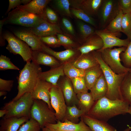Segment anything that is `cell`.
I'll use <instances>...</instances> for the list:
<instances>
[{
  "label": "cell",
  "mask_w": 131,
  "mask_h": 131,
  "mask_svg": "<svg viewBox=\"0 0 131 131\" xmlns=\"http://www.w3.org/2000/svg\"><path fill=\"white\" fill-rule=\"evenodd\" d=\"M129 106V105L123 100H112L105 96L95 101L87 114L107 122L115 116L128 113Z\"/></svg>",
  "instance_id": "6da1fadb"
},
{
  "label": "cell",
  "mask_w": 131,
  "mask_h": 131,
  "mask_svg": "<svg viewBox=\"0 0 131 131\" xmlns=\"http://www.w3.org/2000/svg\"><path fill=\"white\" fill-rule=\"evenodd\" d=\"M18 77V92L12 101L17 100L26 93H31L39 79L42 69L40 65L32 61L26 62Z\"/></svg>",
  "instance_id": "7a4b0ae2"
},
{
  "label": "cell",
  "mask_w": 131,
  "mask_h": 131,
  "mask_svg": "<svg viewBox=\"0 0 131 131\" xmlns=\"http://www.w3.org/2000/svg\"><path fill=\"white\" fill-rule=\"evenodd\" d=\"M92 52L102 70L107 83L108 91L105 96L112 100H123L120 88L122 81L126 73L123 74L115 73L104 62L99 51L97 50Z\"/></svg>",
  "instance_id": "3957f363"
},
{
  "label": "cell",
  "mask_w": 131,
  "mask_h": 131,
  "mask_svg": "<svg viewBox=\"0 0 131 131\" xmlns=\"http://www.w3.org/2000/svg\"><path fill=\"white\" fill-rule=\"evenodd\" d=\"M34 99L31 93L28 92L24 94L17 100H11L5 103L1 109L6 110V113L2 118L26 117L30 119V111Z\"/></svg>",
  "instance_id": "277c9868"
},
{
  "label": "cell",
  "mask_w": 131,
  "mask_h": 131,
  "mask_svg": "<svg viewBox=\"0 0 131 131\" xmlns=\"http://www.w3.org/2000/svg\"><path fill=\"white\" fill-rule=\"evenodd\" d=\"M44 20H46L40 16L17 7L8 13L7 17L5 18L4 24L17 25L30 28Z\"/></svg>",
  "instance_id": "5b68a950"
},
{
  "label": "cell",
  "mask_w": 131,
  "mask_h": 131,
  "mask_svg": "<svg viewBox=\"0 0 131 131\" xmlns=\"http://www.w3.org/2000/svg\"><path fill=\"white\" fill-rule=\"evenodd\" d=\"M31 118L36 121L42 129L47 123L55 124L57 120L55 112L49 108L47 103L41 100L34 99L30 111Z\"/></svg>",
  "instance_id": "8992f818"
},
{
  "label": "cell",
  "mask_w": 131,
  "mask_h": 131,
  "mask_svg": "<svg viewBox=\"0 0 131 131\" xmlns=\"http://www.w3.org/2000/svg\"><path fill=\"white\" fill-rule=\"evenodd\" d=\"M126 48L121 47L98 50L100 52L104 62L113 71L117 74H123L131 70V68H126L122 64L120 58V54L125 51Z\"/></svg>",
  "instance_id": "52a82bcc"
},
{
  "label": "cell",
  "mask_w": 131,
  "mask_h": 131,
  "mask_svg": "<svg viewBox=\"0 0 131 131\" xmlns=\"http://www.w3.org/2000/svg\"><path fill=\"white\" fill-rule=\"evenodd\" d=\"M3 36V38L8 41L6 48L10 52L14 55H20L25 62H30L32 50L26 43L8 32H4Z\"/></svg>",
  "instance_id": "ba28073f"
},
{
  "label": "cell",
  "mask_w": 131,
  "mask_h": 131,
  "mask_svg": "<svg viewBox=\"0 0 131 131\" xmlns=\"http://www.w3.org/2000/svg\"><path fill=\"white\" fill-rule=\"evenodd\" d=\"M120 11L118 0H103L98 15L101 29H105Z\"/></svg>",
  "instance_id": "9c48e42d"
},
{
  "label": "cell",
  "mask_w": 131,
  "mask_h": 131,
  "mask_svg": "<svg viewBox=\"0 0 131 131\" xmlns=\"http://www.w3.org/2000/svg\"><path fill=\"white\" fill-rule=\"evenodd\" d=\"M50 102L52 107L55 111L57 119L62 122L66 110L67 106L62 92L57 85L53 86L50 91Z\"/></svg>",
  "instance_id": "30bf717a"
},
{
  "label": "cell",
  "mask_w": 131,
  "mask_h": 131,
  "mask_svg": "<svg viewBox=\"0 0 131 131\" xmlns=\"http://www.w3.org/2000/svg\"><path fill=\"white\" fill-rule=\"evenodd\" d=\"M95 33L101 38L103 42V47L100 50L115 46L126 47L130 41L128 38L124 39L120 38L121 33H111L103 29L96 30Z\"/></svg>",
  "instance_id": "8fae6325"
},
{
  "label": "cell",
  "mask_w": 131,
  "mask_h": 131,
  "mask_svg": "<svg viewBox=\"0 0 131 131\" xmlns=\"http://www.w3.org/2000/svg\"><path fill=\"white\" fill-rule=\"evenodd\" d=\"M41 50L53 56L62 64L66 63H71L81 55L80 52L77 49H67L64 50L57 51L44 44L41 47Z\"/></svg>",
  "instance_id": "7c38bea8"
},
{
  "label": "cell",
  "mask_w": 131,
  "mask_h": 131,
  "mask_svg": "<svg viewBox=\"0 0 131 131\" xmlns=\"http://www.w3.org/2000/svg\"><path fill=\"white\" fill-rule=\"evenodd\" d=\"M57 86L61 90L67 106L75 105L77 106L78 100L71 79L65 75L59 79Z\"/></svg>",
  "instance_id": "4fadbf2b"
},
{
  "label": "cell",
  "mask_w": 131,
  "mask_h": 131,
  "mask_svg": "<svg viewBox=\"0 0 131 131\" xmlns=\"http://www.w3.org/2000/svg\"><path fill=\"white\" fill-rule=\"evenodd\" d=\"M78 123L66 120L64 122L58 120L55 124L47 123L45 125L52 131H92L81 118Z\"/></svg>",
  "instance_id": "5bb4252c"
},
{
  "label": "cell",
  "mask_w": 131,
  "mask_h": 131,
  "mask_svg": "<svg viewBox=\"0 0 131 131\" xmlns=\"http://www.w3.org/2000/svg\"><path fill=\"white\" fill-rule=\"evenodd\" d=\"M103 0H70L71 8L81 9L92 17L98 15Z\"/></svg>",
  "instance_id": "9a60e30c"
},
{
  "label": "cell",
  "mask_w": 131,
  "mask_h": 131,
  "mask_svg": "<svg viewBox=\"0 0 131 131\" xmlns=\"http://www.w3.org/2000/svg\"><path fill=\"white\" fill-rule=\"evenodd\" d=\"M29 30L39 37L56 35L58 33H64L60 25L51 23L44 20Z\"/></svg>",
  "instance_id": "2e32d148"
},
{
  "label": "cell",
  "mask_w": 131,
  "mask_h": 131,
  "mask_svg": "<svg viewBox=\"0 0 131 131\" xmlns=\"http://www.w3.org/2000/svg\"><path fill=\"white\" fill-rule=\"evenodd\" d=\"M53 86L51 83L39 78L31 93L34 99L42 100L48 104L50 109L54 112V110L50 103V89Z\"/></svg>",
  "instance_id": "e0dca14e"
},
{
  "label": "cell",
  "mask_w": 131,
  "mask_h": 131,
  "mask_svg": "<svg viewBox=\"0 0 131 131\" xmlns=\"http://www.w3.org/2000/svg\"><path fill=\"white\" fill-rule=\"evenodd\" d=\"M13 33L30 46L32 50H41V47L43 44L39 36L29 30H16Z\"/></svg>",
  "instance_id": "ac0fdd59"
},
{
  "label": "cell",
  "mask_w": 131,
  "mask_h": 131,
  "mask_svg": "<svg viewBox=\"0 0 131 131\" xmlns=\"http://www.w3.org/2000/svg\"><path fill=\"white\" fill-rule=\"evenodd\" d=\"M32 60L39 65L49 66L51 68L57 67L62 64L53 56L41 50H32Z\"/></svg>",
  "instance_id": "d6986e66"
},
{
  "label": "cell",
  "mask_w": 131,
  "mask_h": 131,
  "mask_svg": "<svg viewBox=\"0 0 131 131\" xmlns=\"http://www.w3.org/2000/svg\"><path fill=\"white\" fill-rule=\"evenodd\" d=\"M81 118L92 131H117L107 122L98 120L88 114L84 115Z\"/></svg>",
  "instance_id": "ffe728a7"
},
{
  "label": "cell",
  "mask_w": 131,
  "mask_h": 131,
  "mask_svg": "<svg viewBox=\"0 0 131 131\" xmlns=\"http://www.w3.org/2000/svg\"><path fill=\"white\" fill-rule=\"evenodd\" d=\"M103 43L101 38L95 33L87 39L77 48L81 54L101 49Z\"/></svg>",
  "instance_id": "44dd1931"
},
{
  "label": "cell",
  "mask_w": 131,
  "mask_h": 131,
  "mask_svg": "<svg viewBox=\"0 0 131 131\" xmlns=\"http://www.w3.org/2000/svg\"><path fill=\"white\" fill-rule=\"evenodd\" d=\"M51 1L50 0H32L26 5H21L18 7L31 13L40 16L46 19L45 10L47 5Z\"/></svg>",
  "instance_id": "7402d4cb"
},
{
  "label": "cell",
  "mask_w": 131,
  "mask_h": 131,
  "mask_svg": "<svg viewBox=\"0 0 131 131\" xmlns=\"http://www.w3.org/2000/svg\"><path fill=\"white\" fill-rule=\"evenodd\" d=\"M29 119L26 117L2 118L0 122V131H17L20 127Z\"/></svg>",
  "instance_id": "603a6c76"
},
{
  "label": "cell",
  "mask_w": 131,
  "mask_h": 131,
  "mask_svg": "<svg viewBox=\"0 0 131 131\" xmlns=\"http://www.w3.org/2000/svg\"><path fill=\"white\" fill-rule=\"evenodd\" d=\"M71 64L75 67L84 70L99 65L92 52L81 54Z\"/></svg>",
  "instance_id": "cb8c5ba5"
},
{
  "label": "cell",
  "mask_w": 131,
  "mask_h": 131,
  "mask_svg": "<svg viewBox=\"0 0 131 131\" xmlns=\"http://www.w3.org/2000/svg\"><path fill=\"white\" fill-rule=\"evenodd\" d=\"M64 64L57 67L51 68L49 70L41 72L39 75V78L49 82L53 86L57 85L61 77L65 75L63 70Z\"/></svg>",
  "instance_id": "d4e9b609"
},
{
  "label": "cell",
  "mask_w": 131,
  "mask_h": 131,
  "mask_svg": "<svg viewBox=\"0 0 131 131\" xmlns=\"http://www.w3.org/2000/svg\"><path fill=\"white\" fill-rule=\"evenodd\" d=\"M90 90L95 101L106 96L108 91V86L103 74Z\"/></svg>",
  "instance_id": "484cf974"
},
{
  "label": "cell",
  "mask_w": 131,
  "mask_h": 131,
  "mask_svg": "<svg viewBox=\"0 0 131 131\" xmlns=\"http://www.w3.org/2000/svg\"><path fill=\"white\" fill-rule=\"evenodd\" d=\"M78 100L77 107L87 114L94 104L95 101L90 92H82L77 94Z\"/></svg>",
  "instance_id": "4316f807"
},
{
  "label": "cell",
  "mask_w": 131,
  "mask_h": 131,
  "mask_svg": "<svg viewBox=\"0 0 131 131\" xmlns=\"http://www.w3.org/2000/svg\"><path fill=\"white\" fill-rule=\"evenodd\" d=\"M103 74L99 65L85 70L84 78L87 87L90 90L95 82Z\"/></svg>",
  "instance_id": "83f0119b"
},
{
  "label": "cell",
  "mask_w": 131,
  "mask_h": 131,
  "mask_svg": "<svg viewBox=\"0 0 131 131\" xmlns=\"http://www.w3.org/2000/svg\"><path fill=\"white\" fill-rule=\"evenodd\" d=\"M120 91L122 99L131 106V73L125 74L121 83Z\"/></svg>",
  "instance_id": "f1b7e54d"
},
{
  "label": "cell",
  "mask_w": 131,
  "mask_h": 131,
  "mask_svg": "<svg viewBox=\"0 0 131 131\" xmlns=\"http://www.w3.org/2000/svg\"><path fill=\"white\" fill-rule=\"evenodd\" d=\"M85 114L75 105L67 106L64 118L62 122L67 120L74 123H78L79 122V118Z\"/></svg>",
  "instance_id": "f546056e"
},
{
  "label": "cell",
  "mask_w": 131,
  "mask_h": 131,
  "mask_svg": "<svg viewBox=\"0 0 131 131\" xmlns=\"http://www.w3.org/2000/svg\"><path fill=\"white\" fill-rule=\"evenodd\" d=\"M77 25L79 33V41L81 45L95 33V30L89 24L81 20L77 22Z\"/></svg>",
  "instance_id": "4dcf8cb0"
},
{
  "label": "cell",
  "mask_w": 131,
  "mask_h": 131,
  "mask_svg": "<svg viewBox=\"0 0 131 131\" xmlns=\"http://www.w3.org/2000/svg\"><path fill=\"white\" fill-rule=\"evenodd\" d=\"M61 46L66 49H77L81 45L77 41L64 33H58L56 35Z\"/></svg>",
  "instance_id": "1f68e13d"
},
{
  "label": "cell",
  "mask_w": 131,
  "mask_h": 131,
  "mask_svg": "<svg viewBox=\"0 0 131 131\" xmlns=\"http://www.w3.org/2000/svg\"><path fill=\"white\" fill-rule=\"evenodd\" d=\"M70 10L72 16L96 28L98 27L95 19L82 10L73 8H70Z\"/></svg>",
  "instance_id": "d6a6232c"
},
{
  "label": "cell",
  "mask_w": 131,
  "mask_h": 131,
  "mask_svg": "<svg viewBox=\"0 0 131 131\" xmlns=\"http://www.w3.org/2000/svg\"><path fill=\"white\" fill-rule=\"evenodd\" d=\"M63 70L65 75L70 79L78 77H84L85 71L75 67L70 63L64 64Z\"/></svg>",
  "instance_id": "836d02e7"
},
{
  "label": "cell",
  "mask_w": 131,
  "mask_h": 131,
  "mask_svg": "<svg viewBox=\"0 0 131 131\" xmlns=\"http://www.w3.org/2000/svg\"><path fill=\"white\" fill-rule=\"evenodd\" d=\"M123 14L120 10L119 13L104 29V30L113 33L122 32V22Z\"/></svg>",
  "instance_id": "e575fe53"
},
{
  "label": "cell",
  "mask_w": 131,
  "mask_h": 131,
  "mask_svg": "<svg viewBox=\"0 0 131 131\" xmlns=\"http://www.w3.org/2000/svg\"><path fill=\"white\" fill-rule=\"evenodd\" d=\"M54 1L55 7L60 14L72 18L70 0H55Z\"/></svg>",
  "instance_id": "d590c367"
},
{
  "label": "cell",
  "mask_w": 131,
  "mask_h": 131,
  "mask_svg": "<svg viewBox=\"0 0 131 131\" xmlns=\"http://www.w3.org/2000/svg\"><path fill=\"white\" fill-rule=\"evenodd\" d=\"M59 25L64 34L69 36L79 43L76 38L74 27L72 23L67 18L65 17H62L61 20V24Z\"/></svg>",
  "instance_id": "8d00e7d4"
},
{
  "label": "cell",
  "mask_w": 131,
  "mask_h": 131,
  "mask_svg": "<svg viewBox=\"0 0 131 131\" xmlns=\"http://www.w3.org/2000/svg\"><path fill=\"white\" fill-rule=\"evenodd\" d=\"M76 94L88 92L84 77H78L71 79Z\"/></svg>",
  "instance_id": "74e56055"
},
{
  "label": "cell",
  "mask_w": 131,
  "mask_h": 131,
  "mask_svg": "<svg viewBox=\"0 0 131 131\" xmlns=\"http://www.w3.org/2000/svg\"><path fill=\"white\" fill-rule=\"evenodd\" d=\"M122 33L131 40V13L123 14L122 22Z\"/></svg>",
  "instance_id": "f35d334b"
},
{
  "label": "cell",
  "mask_w": 131,
  "mask_h": 131,
  "mask_svg": "<svg viewBox=\"0 0 131 131\" xmlns=\"http://www.w3.org/2000/svg\"><path fill=\"white\" fill-rule=\"evenodd\" d=\"M41 129L39 123L33 119L30 118L23 124L17 131H40Z\"/></svg>",
  "instance_id": "ab89813d"
},
{
  "label": "cell",
  "mask_w": 131,
  "mask_h": 131,
  "mask_svg": "<svg viewBox=\"0 0 131 131\" xmlns=\"http://www.w3.org/2000/svg\"><path fill=\"white\" fill-rule=\"evenodd\" d=\"M120 58L124 66L128 68H131V40L125 51L120 54Z\"/></svg>",
  "instance_id": "60d3db41"
},
{
  "label": "cell",
  "mask_w": 131,
  "mask_h": 131,
  "mask_svg": "<svg viewBox=\"0 0 131 131\" xmlns=\"http://www.w3.org/2000/svg\"><path fill=\"white\" fill-rule=\"evenodd\" d=\"M39 37L42 43L48 47L56 48L61 46L58 39L56 35Z\"/></svg>",
  "instance_id": "b9f144b4"
},
{
  "label": "cell",
  "mask_w": 131,
  "mask_h": 131,
  "mask_svg": "<svg viewBox=\"0 0 131 131\" xmlns=\"http://www.w3.org/2000/svg\"><path fill=\"white\" fill-rule=\"evenodd\" d=\"M20 70L10 61V59L5 56L1 55L0 56V70Z\"/></svg>",
  "instance_id": "7bdbcfd3"
},
{
  "label": "cell",
  "mask_w": 131,
  "mask_h": 131,
  "mask_svg": "<svg viewBox=\"0 0 131 131\" xmlns=\"http://www.w3.org/2000/svg\"><path fill=\"white\" fill-rule=\"evenodd\" d=\"M45 15L46 20L54 24H58V17L55 12L52 9L46 7L45 10Z\"/></svg>",
  "instance_id": "ee69618b"
},
{
  "label": "cell",
  "mask_w": 131,
  "mask_h": 131,
  "mask_svg": "<svg viewBox=\"0 0 131 131\" xmlns=\"http://www.w3.org/2000/svg\"><path fill=\"white\" fill-rule=\"evenodd\" d=\"M120 10L123 14L131 13V0H118Z\"/></svg>",
  "instance_id": "f6af8a7d"
},
{
  "label": "cell",
  "mask_w": 131,
  "mask_h": 131,
  "mask_svg": "<svg viewBox=\"0 0 131 131\" xmlns=\"http://www.w3.org/2000/svg\"><path fill=\"white\" fill-rule=\"evenodd\" d=\"M14 81L0 78V91L10 92L13 87Z\"/></svg>",
  "instance_id": "bcb514c9"
},
{
  "label": "cell",
  "mask_w": 131,
  "mask_h": 131,
  "mask_svg": "<svg viewBox=\"0 0 131 131\" xmlns=\"http://www.w3.org/2000/svg\"><path fill=\"white\" fill-rule=\"evenodd\" d=\"M22 4L21 0H9L8 6L6 13H8L12 9L19 7Z\"/></svg>",
  "instance_id": "7dc6e473"
},
{
  "label": "cell",
  "mask_w": 131,
  "mask_h": 131,
  "mask_svg": "<svg viewBox=\"0 0 131 131\" xmlns=\"http://www.w3.org/2000/svg\"><path fill=\"white\" fill-rule=\"evenodd\" d=\"M5 18L0 21V45L3 46L5 45V40L3 37L2 33V27L4 24Z\"/></svg>",
  "instance_id": "c3c4849f"
},
{
  "label": "cell",
  "mask_w": 131,
  "mask_h": 131,
  "mask_svg": "<svg viewBox=\"0 0 131 131\" xmlns=\"http://www.w3.org/2000/svg\"><path fill=\"white\" fill-rule=\"evenodd\" d=\"M6 113V111L4 109H1L0 110V117H3Z\"/></svg>",
  "instance_id": "681fc988"
},
{
  "label": "cell",
  "mask_w": 131,
  "mask_h": 131,
  "mask_svg": "<svg viewBox=\"0 0 131 131\" xmlns=\"http://www.w3.org/2000/svg\"><path fill=\"white\" fill-rule=\"evenodd\" d=\"M31 0H21V1L22 4L24 5H25L29 3Z\"/></svg>",
  "instance_id": "f907efd6"
},
{
  "label": "cell",
  "mask_w": 131,
  "mask_h": 131,
  "mask_svg": "<svg viewBox=\"0 0 131 131\" xmlns=\"http://www.w3.org/2000/svg\"><path fill=\"white\" fill-rule=\"evenodd\" d=\"M7 92L4 91H0V97L5 96L7 94Z\"/></svg>",
  "instance_id": "816d5d0a"
},
{
  "label": "cell",
  "mask_w": 131,
  "mask_h": 131,
  "mask_svg": "<svg viewBox=\"0 0 131 131\" xmlns=\"http://www.w3.org/2000/svg\"><path fill=\"white\" fill-rule=\"evenodd\" d=\"M42 131H52L48 128L45 127L43 129H42Z\"/></svg>",
  "instance_id": "f5cc1de1"
},
{
  "label": "cell",
  "mask_w": 131,
  "mask_h": 131,
  "mask_svg": "<svg viewBox=\"0 0 131 131\" xmlns=\"http://www.w3.org/2000/svg\"><path fill=\"white\" fill-rule=\"evenodd\" d=\"M123 131H131V127L130 126H128Z\"/></svg>",
  "instance_id": "db71d44e"
},
{
  "label": "cell",
  "mask_w": 131,
  "mask_h": 131,
  "mask_svg": "<svg viewBox=\"0 0 131 131\" xmlns=\"http://www.w3.org/2000/svg\"><path fill=\"white\" fill-rule=\"evenodd\" d=\"M128 113L131 115V106H130Z\"/></svg>",
  "instance_id": "11a10c76"
},
{
  "label": "cell",
  "mask_w": 131,
  "mask_h": 131,
  "mask_svg": "<svg viewBox=\"0 0 131 131\" xmlns=\"http://www.w3.org/2000/svg\"><path fill=\"white\" fill-rule=\"evenodd\" d=\"M129 72H130L131 73V70H130V71H129Z\"/></svg>",
  "instance_id": "9f6ffc18"
}]
</instances>
